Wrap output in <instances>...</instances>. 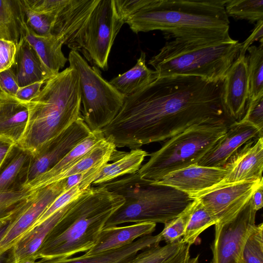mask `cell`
<instances>
[{
    "instance_id": "cell-1",
    "label": "cell",
    "mask_w": 263,
    "mask_h": 263,
    "mask_svg": "<svg viewBox=\"0 0 263 263\" xmlns=\"http://www.w3.org/2000/svg\"><path fill=\"white\" fill-rule=\"evenodd\" d=\"M224 80L157 78L125 97L117 116L101 129L104 137L116 147L132 150L167 140L195 125L230 121L223 101Z\"/></svg>"
},
{
    "instance_id": "cell-2",
    "label": "cell",
    "mask_w": 263,
    "mask_h": 263,
    "mask_svg": "<svg viewBox=\"0 0 263 263\" xmlns=\"http://www.w3.org/2000/svg\"><path fill=\"white\" fill-rule=\"evenodd\" d=\"M227 1L153 0L125 23L135 33L161 31L167 39L229 40Z\"/></svg>"
},
{
    "instance_id": "cell-3",
    "label": "cell",
    "mask_w": 263,
    "mask_h": 263,
    "mask_svg": "<svg viewBox=\"0 0 263 263\" xmlns=\"http://www.w3.org/2000/svg\"><path fill=\"white\" fill-rule=\"evenodd\" d=\"M124 198L104 187L91 185L68 207L38 250L37 259L68 258L86 252L95 244L110 216Z\"/></svg>"
},
{
    "instance_id": "cell-4",
    "label": "cell",
    "mask_w": 263,
    "mask_h": 263,
    "mask_svg": "<svg viewBox=\"0 0 263 263\" xmlns=\"http://www.w3.org/2000/svg\"><path fill=\"white\" fill-rule=\"evenodd\" d=\"M27 104V128L16 145L33 155L82 117L77 72L69 66L50 77Z\"/></svg>"
},
{
    "instance_id": "cell-5",
    "label": "cell",
    "mask_w": 263,
    "mask_h": 263,
    "mask_svg": "<svg viewBox=\"0 0 263 263\" xmlns=\"http://www.w3.org/2000/svg\"><path fill=\"white\" fill-rule=\"evenodd\" d=\"M99 185L125 200L104 228L128 222L164 224L179 216L194 200L172 187L143 179L137 172Z\"/></svg>"
},
{
    "instance_id": "cell-6",
    "label": "cell",
    "mask_w": 263,
    "mask_h": 263,
    "mask_svg": "<svg viewBox=\"0 0 263 263\" xmlns=\"http://www.w3.org/2000/svg\"><path fill=\"white\" fill-rule=\"evenodd\" d=\"M241 43L229 40L166 42L148 64L152 66L157 78L190 76L210 81L224 79L237 58Z\"/></svg>"
},
{
    "instance_id": "cell-7",
    "label": "cell",
    "mask_w": 263,
    "mask_h": 263,
    "mask_svg": "<svg viewBox=\"0 0 263 263\" xmlns=\"http://www.w3.org/2000/svg\"><path fill=\"white\" fill-rule=\"evenodd\" d=\"M228 121L193 125L173 136L137 173L143 179L156 182L168 173L197 164L226 133Z\"/></svg>"
},
{
    "instance_id": "cell-8",
    "label": "cell",
    "mask_w": 263,
    "mask_h": 263,
    "mask_svg": "<svg viewBox=\"0 0 263 263\" xmlns=\"http://www.w3.org/2000/svg\"><path fill=\"white\" fill-rule=\"evenodd\" d=\"M68 61L79 77L82 118L91 132L101 130L117 116L125 97L102 77L98 67L89 66L77 51H70Z\"/></svg>"
},
{
    "instance_id": "cell-9",
    "label": "cell",
    "mask_w": 263,
    "mask_h": 263,
    "mask_svg": "<svg viewBox=\"0 0 263 263\" xmlns=\"http://www.w3.org/2000/svg\"><path fill=\"white\" fill-rule=\"evenodd\" d=\"M124 24L117 14L114 0H99L80 35L77 51L106 70L111 47Z\"/></svg>"
},
{
    "instance_id": "cell-10",
    "label": "cell",
    "mask_w": 263,
    "mask_h": 263,
    "mask_svg": "<svg viewBox=\"0 0 263 263\" xmlns=\"http://www.w3.org/2000/svg\"><path fill=\"white\" fill-rule=\"evenodd\" d=\"M256 213L250 199L233 219L215 224V237L211 247V263H242V249L256 225Z\"/></svg>"
},
{
    "instance_id": "cell-11",
    "label": "cell",
    "mask_w": 263,
    "mask_h": 263,
    "mask_svg": "<svg viewBox=\"0 0 263 263\" xmlns=\"http://www.w3.org/2000/svg\"><path fill=\"white\" fill-rule=\"evenodd\" d=\"M261 185L263 179L216 186L192 198L201 202L216 219V224H222L235 217Z\"/></svg>"
},
{
    "instance_id": "cell-12",
    "label": "cell",
    "mask_w": 263,
    "mask_h": 263,
    "mask_svg": "<svg viewBox=\"0 0 263 263\" xmlns=\"http://www.w3.org/2000/svg\"><path fill=\"white\" fill-rule=\"evenodd\" d=\"M90 133L81 117L40 152L32 155L22 186L52 168Z\"/></svg>"
},
{
    "instance_id": "cell-13",
    "label": "cell",
    "mask_w": 263,
    "mask_h": 263,
    "mask_svg": "<svg viewBox=\"0 0 263 263\" xmlns=\"http://www.w3.org/2000/svg\"><path fill=\"white\" fill-rule=\"evenodd\" d=\"M65 179L35 190L0 241V254L14 245L38 220L51 203L65 192Z\"/></svg>"
},
{
    "instance_id": "cell-14",
    "label": "cell",
    "mask_w": 263,
    "mask_h": 263,
    "mask_svg": "<svg viewBox=\"0 0 263 263\" xmlns=\"http://www.w3.org/2000/svg\"><path fill=\"white\" fill-rule=\"evenodd\" d=\"M99 0H61L54 13L52 35L71 50H78L82 30Z\"/></svg>"
},
{
    "instance_id": "cell-15",
    "label": "cell",
    "mask_w": 263,
    "mask_h": 263,
    "mask_svg": "<svg viewBox=\"0 0 263 263\" xmlns=\"http://www.w3.org/2000/svg\"><path fill=\"white\" fill-rule=\"evenodd\" d=\"M226 173L224 167L195 164L171 172L159 181L153 182L172 187L192 198L219 184Z\"/></svg>"
},
{
    "instance_id": "cell-16",
    "label": "cell",
    "mask_w": 263,
    "mask_h": 263,
    "mask_svg": "<svg viewBox=\"0 0 263 263\" xmlns=\"http://www.w3.org/2000/svg\"><path fill=\"white\" fill-rule=\"evenodd\" d=\"M223 167L227 171L226 175L216 186L263 179V137L246 143Z\"/></svg>"
},
{
    "instance_id": "cell-17",
    "label": "cell",
    "mask_w": 263,
    "mask_h": 263,
    "mask_svg": "<svg viewBox=\"0 0 263 263\" xmlns=\"http://www.w3.org/2000/svg\"><path fill=\"white\" fill-rule=\"evenodd\" d=\"M247 55L238 54L224 80L223 101L229 118L234 121L243 117L249 102Z\"/></svg>"
},
{
    "instance_id": "cell-18",
    "label": "cell",
    "mask_w": 263,
    "mask_h": 263,
    "mask_svg": "<svg viewBox=\"0 0 263 263\" xmlns=\"http://www.w3.org/2000/svg\"><path fill=\"white\" fill-rule=\"evenodd\" d=\"M263 132L241 121L233 122L226 133L197 164L200 166L223 167L229 159L244 144L262 137Z\"/></svg>"
},
{
    "instance_id": "cell-19",
    "label": "cell",
    "mask_w": 263,
    "mask_h": 263,
    "mask_svg": "<svg viewBox=\"0 0 263 263\" xmlns=\"http://www.w3.org/2000/svg\"><path fill=\"white\" fill-rule=\"evenodd\" d=\"M161 241L160 233L156 235H147L131 243L101 253L62 259L42 258L36 263H130L140 251L159 245Z\"/></svg>"
},
{
    "instance_id": "cell-20",
    "label": "cell",
    "mask_w": 263,
    "mask_h": 263,
    "mask_svg": "<svg viewBox=\"0 0 263 263\" xmlns=\"http://www.w3.org/2000/svg\"><path fill=\"white\" fill-rule=\"evenodd\" d=\"M27 103L0 91V139L18 144L27 128Z\"/></svg>"
},
{
    "instance_id": "cell-21",
    "label": "cell",
    "mask_w": 263,
    "mask_h": 263,
    "mask_svg": "<svg viewBox=\"0 0 263 263\" xmlns=\"http://www.w3.org/2000/svg\"><path fill=\"white\" fill-rule=\"evenodd\" d=\"M156 224L151 222L135 223L126 226L104 228L95 245L85 255H92L114 250L126 246L141 237L151 235Z\"/></svg>"
},
{
    "instance_id": "cell-22",
    "label": "cell",
    "mask_w": 263,
    "mask_h": 263,
    "mask_svg": "<svg viewBox=\"0 0 263 263\" xmlns=\"http://www.w3.org/2000/svg\"><path fill=\"white\" fill-rule=\"evenodd\" d=\"M19 87L44 81L50 77L33 47L23 36L16 45L14 62L11 66Z\"/></svg>"
},
{
    "instance_id": "cell-23",
    "label": "cell",
    "mask_w": 263,
    "mask_h": 263,
    "mask_svg": "<svg viewBox=\"0 0 263 263\" xmlns=\"http://www.w3.org/2000/svg\"><path fill=\"white\" fill-rule=\"evenodd\" d=\"M24 37L34 49L49 77L64 67L68 59L62 51L63 44L59 39L52 35H37L27 25Z\"/></svg>"
},
{
    "instance_id": "cell-24",
    "label": "cell",
    "mask_w": 263,
    "mask_h": 263,
    "mask_svg": "<svg viewBox=\"0 0 263 263\" xmlns=\"http://www.w3.org/2000/svg\"><path fill=\"white\" fill-rule=\"evenodd\" d=\"M104 138L102 130L91 132L52 168L23 186L33 191L49 185L52 179L78 161Z\"/></svg>"
},
{
    "instance_id": "cell-25",
    "label": "cell",
    "mask_w": 263,
    "mask_h": 263,
    "mask_svg": "<svg viewBox=\"0 0 263 263\" xmlns=\"http://www.w3.org/2000/svg\"><path fill=\"white\" fill-rule=\"evenodd\" d=\"M68 204L42 222L32 226L15 242L14 246L17 262L32 257L37 258L36 255L38 250L66 210Z\"/></svg>"
},
{
    "instance_id": "cell-26",
    "label": "cell",
    "mask_w": 263,
    "mask_h": 263,
    "mask_svg": "<svg viewBox=\"0 0 263 263\" xmlns=\"http://www.w3.org/2000/svg\"><path fill=\"white\" fill-rule=\"evenodd\" d=\"M157 78L155 70L146 65V54L141 51L136 64L128 71L111 79L109 83L125 97L143 89Z\"/></svg>"
},
{
    "instance_id": "cell-27",
    "label": "cell",
    "mask_w": 263,
    "mask_h": 263,
    "mask_svg": "<svg viewBox=\"0 0 263 263\" xmlns=\"http://www.w3.org/2000/svg\"><path fill=\"white\" fill-rule=\"evenodd\" d=\"M26 27L22 0H0V39L17 45L25 35Z\"/></svg>"
},
{
    "instance_id": "cell-28",
    "label": "cell",
    "mask_w": 263,
    "mask_h": 263,
    "mask_svg": "<svg viewBox=\"0 0 263 263\" xmlns=\"http://www.w3.org/2000/svg\"><path fill=\"white\" fill-rule=\"evenodd\" d=\"M32 154L15 144L0 170V192L22 186Z\"/></svg>"
},
{
    "instance_id": "cell-29",
    "label": "cell",
    "mask_w": 263,
    "mask_h": 263,
    "mask_svg": "<svg viewBox=\"0 0 263 263\" xmlns=\"http://www.w3.org/2000/svg\"><path fill=\"white\" fill-rule=\"evenodd\" d=\"M147 153L140 148L120 155L111 163H106L94 179L91 185L108 182L121 176L135 173L141 166Z\"/></svg>"
},
{
    "instance_id": "cell-30",
    "label": "cell",
    "mask_w": 263,
    "mask_h": 263,
    "mask_svg": "<svg viewBox=\"0 0 263 263\" xmlns=\"http://www.w3.org/2000/svg\"><path fill=\"white\" fill-rule=\"evenodd\" d=\"M217 223L216 219L197 199L191 204V214L182 241L191 246L199 235Z\"/></svg>"
},
{
    "instance_id": "cell-31",
    "label": "cell",
    "mask_w": 263,
    "mask_h": 263,
    "mask_svg": "<svg viewBox=\"0 0 263 263\" xmlns=\"http://www.w3.org/2000/svg\"><path fill=\"white\" fill-rule=\"evenodd\" d=\"M249 101L263 95V41L247 49Z\"/></svg>"
},
{
    "instance_id": "cell-32",
    "label": "cell",
    "mask_w": 263,
    "mask_h": 263,
    "mask_svg": "<svg viewBox=\"0 0 263 263\" xmlns=\"http://www.w3.org/2000/svg\"><path fill=\"white\" fill-rule=\"evenodd\" d=\"M34 191L21 186L0 192V222L8 221L18 214L27 204Z\"/></svg>"
},
{
    "instance_id": "cell-33",
    "label": "cell",
    "mask_w": 263,
    "mask_h": 263,
    "mask_svg": "<svg viewBox=\"0 0 263 263\" xmlns=\"http://www.w3.org/2000/svg\"><path fill=\"white\" fill-rule=\"evenodd\" d=\"M228 16L254 24L263 20V0H229L225 4Z\"/></svg>"
},
{
    "instance_id": "cell-34",
    "label": "cell",
    "mask_w": 263,
    "mask_h": 263,
    "mask_svg": "<svg viewBox=\"0 0 263 263\" xmlns=\"http://www.w3.org/2000/svg\"><path fill=\"white\" fill-rule=\"evenodd\" d=\"M185 244L181 240L163 246H153L138 253L130 263H168Z\"/></svg>"
},
{
    "instance_id": "cell-35",
    "label": "cell",
    "mask_w": 263,
    "mask_h": 263,
    "mask_svg": "<svg viewBox=\"0 0 263 263\" xmlns=\"http://www.w3.org/2000/svg\"><path fill=\"white\" fill-rule=\"evenodd\" d=\"M242 263H263V223L255 225L244 245Z\"/></svg>"
},
{
    "instance_id": "cell-36",
    "label": "cell",
    "mask_w": 263,
    "mask_h": 263,
    "mask_svg": "<svg viewBox=\"0 0 263 263\" xmlns=\"http://www.w3.org/2000/svg\"><path fill=\"white\" fill-rule=\"evenodd\" d=\"M192 203L179 216L164 223V228L160 234L162 240L165 241L166 244L182 240L189 220Z\"/></svg>"
},
{
    "instance_id": "cell-37",
    "label": "cell",
    "mask_w": 263,
    "mask_h": 263,
    "mask_svg": "<svg viewBox=\"0 0 263 263\" xmlns=\"http://www.w3.org/2000/svg\"><path fill=\"white\" fill-rule=\"evenodd\" d=\"M23 5L27 26L37 35L41 36L51 35L53 18L35 12L25 6L23 4Z\"/></svg>"
},
{
    "instance_id": "cell-38",
    "label": "cell",
    "mask_w": 263,
    "mask_h": 263,
    "mask_svg": "<svg viewBox=\"0 0 263 263\" xmlns=\"http://www.w3.org/2000/svg\"><path fill=\"white\" fill-rule=\"evenodd\" d=\"M85 190L82 189L80 184H78L69 190L64 192L51 203L33 226L42 222L68 204L77 198Z\"/></svg>"
},
{
    "instance_id": "cell-39",
    "label": "cell",
    "mask_w": 263,
    "mask_h": 263,
    "mask_svg": "<svg viewBox=\"0 0 263 263\" xmlns=\"http://www.w3.org/2000/svg\"><path fill=\"white\" fill-rule=\"evenodd\" d=\"M239 121L248 122L263 132V95L249 101L246 112Z\"/></svg>"
},
{
    "instance_id": "cell-40",
    "label": "cell",
    "mask_w": 263,
    "mask_h": 263,
    "mask_svg": "<svg viewBox=\"0 0 263 263\" xmlns=\"http://www.w3.org/2000/svg\"><path fill=\"white\" fill-rule=\"evenodd\" d=\"M153 0H114L116 12L124 22Z\"/></svg>"
},
{
    "instance_id": "cell-41",
    "label": "cell",
    "mask_w": 263,
    "mask_h": 263,
    "mask_svg": "<svg viewBox=\"0 0 263 263\" xmlns=\"http://www.w3.org/2000/svg\"><path fill=\"white\" fill-rule=\"evenodd\" d=\"M16 45L13 42L0 39V72L13 65Z\"/></svg>"
},
{
    "instance_id": "cell-42",
    "label": "cell",
    "mask_w": 263,
    "mask_h": 263,
    "mask_svg": "<svg viewBox=\"0 0 263 263\" xmlns=\"http://www.w3.org/2000/svg\"><path fill=\"white\" fill-rule=\"evenodd\" d=\"M19 89L14 71L11 67L0 72V91L15 97Z\"/></svg>"
},
{
    "instance_id": "cell-43",
    "label": "cell",
    "mask_w": 263,
    "mask_h": 263,
    "mask_svg": "<svg viewBox=\"0 0 263 263\" xmlns=\"http://www.w3.org/2000/svg\"><path fill=\"white\" fill-rule=\"evenodd\" d=\"M45 82H36L19 87L15 98L21 102L28 103L39 93Z\"/></svg>"
},
{
    "instance_id": "cell-44",
    "label": "cell",
    "mask_w": 263,
    "mask_h": 263,
    "mask_svg": "<svg viewBox=\"0 0 263 263\" xmlns=\"http://www.w3.org/2000/svg\"><path fill=\"white\" fill-rule=\"evenodd\" d=\"M263 20L257 22L251 34L243 42L241 43V47L238 54H246V52L249 47L255 41H263Z\"/></svg>"
},
{
    "instance_id": "cell-45",
    "label": "cell",
    "mask_w": 263,
    "mask_h": 263,
    "mask_svg": "<svg viewBox=\"0 0 263 263\" xmlns=\"http://www.w3.org/2000/svg\"><path fill=\"white\" fill-rule=\"evenodd\" d=\"M15 145L10 141L0 139V170Z\"/></svg>"
},
{
    "instance_id": "cell-46",
    "label": "cell",
    "mask_w": 263,
    "mask_h": 263,
    "mask_svg": "<svg viewBox=\"0 0 263 263\" xmlns=\"http://www.w3.org/2000/svg\"><path fill=\"white\" fill-rule=\"evenodd\" d=\"M263 185L259 186L253 193L251 201L254 209L257 212L262 208Z\"/></svg>"
},
{
    "instance_id": "cell-47",
    "label": "cell",
    "mask_w": 263,
    "mask_h": 263,
    "mask_svg": "<svg viewBox=\"0 0 263 263\" xmlns=\"http://www.w3.org/2000/svg\"><path fill=\"white\" fill-rule=\"evenodd\" d=\"M0 263H17L14 245L0 254Z\"/></svg>"
},
{
    "instance_id": "cell-48",
    "label": "cell",
    "mask_w": 263,
    "mask_h": 263,
    "mask_svg": "<svg viewBox=\"0 0 263 263\" xmlns=\"http://www.w3.org/2000/svg\"><path fill=\"white\" fill-rule=\"evenodd\" d=\"M17 215L13 218L8 221L2 222L0 223V241L7 231L8 229L13 222L15 217L17 216Z\"/></svg>"
},
{
    "instance_id": "cell-49",
    "label": "cell",
    "mask_w": 263,
    "mask_h": 263,
    "mask_svg": "<svg viewBox=\"0 0 263 263\" xmlns=\"http://www.w3.org/2000/svg\"><path fill=\"white\" fill-rule=\"evenodd\" d=\"M37 259L35 257H32L18 261L17 263H36Z\"/></svg>"
},
{
    "instance_id": "cell-50",
    "label": "cell",
    "mask_w": 263,
    "mask_h": 263,
    "mask_svg": "<svg viewBox=\"0 0 263 263\" xmlns=\"http://www.w3.org/2000/svg\"><path fill=\"white\" fill-rule=\"evenodd\" d=\"M199 256V255H198L195 257L190 258L188 263H198Z\"/></svg>"
},
{
    "instance_id": "cell-51",
    "label": "cell",
    "mask_w": 263,
    "mask_h": 263,
    "mask_svg": "<svg viewBox=\"0 0 263 263\" xmlns=\"http://www.w3.org/2000/svg\"><path fill=\"white\" fill-rule=\"evenodd\" d=\"M4 222V221H3ZM1 223V222H0Z\"/></svg>"
}]
</instances>
